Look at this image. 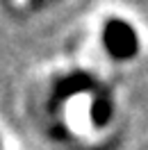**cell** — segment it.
<instances>
[{
  "label": "cell",
  "mask_w": 148,
  "mask_h": 150,
  "mask_svg": "<svg viewBox=\"0 0 148 150\" xmlns=\"http://www.w3.org/2000/svg\"><path fill=\"white\" fill-rule=\"evenodd\" d=\"M102 43L107 48V52L116 59H128L137 52L139 39L134 30L123 21H110L102 30Z\"/></svg>",
  "instance_id": "6da1fadb"
},
{
  "label": "cell",
  "mask_w": 148,
  "mask_h": 150,
  "mask_svg": "<svg viewBox=\"0 0 148 150\" xmlns=\"http://www.w3.org/2000/svg\"><path fill=\"white\" fill-rule=\"evenodd\" d=\"M89 89H91V80L87 75H71V77H66L57 84L55 98L57 100H66L73 93H82V91H89Z\"/></svg>",
  "instance_id": "7a4b0ae2"
},
{
  "label": "cell",
  "mask_w": 148,
  "mask_h": 150,
  "mask_svg": "<svg viewBox=\"0 0 148 150\" xmlns=\"http://www.w3.org/2000/svg\"><path fill=\"white\" fill-rule=\"evenodd\" d=\"M91 118L96 125H107L112 118V103L107 96H98L91 105Z\"/></svg>",
  "instance_id": "3957f363"
}]
</instances>
